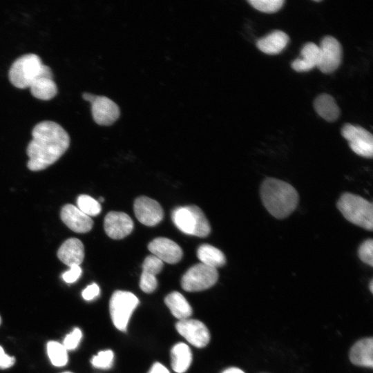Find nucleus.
<instances>
[{
	"label": "nucleus",
	"mask_w": 373,
	"mask_h": 373,
	"mask_svg": "<svg viewBox=\"0 0 373 373\" xmlns=\"http://www.w3.org/2000/svg\"><path fill=\"white\" fill-rule=\"evenodd\" d=\"M32 140L26 152L28 168L32 171L44 170L54 164L66 151L70 137L66 130L52 121H43L32 129Z\"/></svg>",
	"instance_id": "f257e3e1"
},
{
	"label": "nucleus",
	"mask_w": 373,
	"mask_h": 373,
	"mask_svg": "<svg viewBox=\"0 0 373 373\" xmlns=\"http://www.w3.org/2000/svg\"><path fill=\"white\" fill-rule=\"evenodd\" d=\"M260 195L267 211L277 219L288 217L297 207L299 195L296 189L283 180L267 178L261 183Z\"/></svg>",
	"instance_id": "f03ea898"
},
{
	"label": "nucleus",
	"mask_w": 373,
	"mask_h": 373,
	"mask_svg": "<svg viewBox=\"0 0 373 373\" xmlns=\"http://www.w3.org/2000/svg\"><path fill=\"white\" fill-rule=\"evenodd\" d=\"M336 207L350 222L372 231L373 207L370 201L360 195L345 192L340 196Z\"/></svg>",
	"instance_id": "7ed1b4c3"
},
{
	"label": "nucleus",
	"mask_w": 373,
	"mask_h": 373,
	"mask_svg": "<svg viewBox=\"0 0 373 373\" xmlns=\"http://www.w3.org/2000/svg\"><path fill=\"white\" fill-rule=\"evenodd\" d=\"M171 218L176 227L186 234L203 238L207 236L211 231L207 218L197 206L175 208Z\"/></svg>",
	"instance_id": "20e7f679"
},
{
	"label": "nucleus",
	"mask_w": 373,
	"mask_h": 373,
	"mask_svg": "<svg viewBox=\"0 0 373 373\" xmlns=\"http://www.w3.org/2000/svg\"><path fill=\"white\" fill-rule=\"evenodd\" d=\"M44 66L37 55H23L11 65L8 72L9 79L18 88H29L32 82L41 75Z\"/></svg>",
	"instance_id": "39448f33"
},
{
	"label": "nucleus",
	"mask_w": 373,
	"mask_h": 373,
	"mask_svg": "<svg viewBox=\"0 0 373 373\" xmlns=\"http://www.w3.org/2000/svg\"><path fill=\"white\" fill-rule=\"evenodd\" d=\"M139 304L137 297L132 292L117 290L114 291L109 302V310L115 327L126 331L131 316Z\"/></svg>",
	"instance_id": "423d86ee"
},
{
	"label": "nucleus",
	"mask_w": 373,
	"mask_h": 373,
	"mask_svg": "<svg viewBox=\"0 0 373 373\" xmlns=\"http://www.w3.org/2000/svg\"><path fill=\"white\" fill-rule=\"evenodd\" d=\"M218 279L217 269L198 263L191 267L183 275L181 285L186 291H200L210 288Z\"/></svg>",
	"instance_id": "0eeeda50"
},
{
	"label": "nucleus",
	"mask_w": 373,
	"mask_h": 373,
	"mask_svg": "<svg viewBox=\"0 0 373 373\" xmlns=\"http://www.w3.org/2000/svg\"><path fill=\"white\" fill-rule=\"evenodd\" d=\"M341 135L348 141L349 146L356 155L372 158L373 155V137L364 128L349 123L341 128Z\"/></svg>",
	"instance_id": "6e6552de"
},
{
	"label": "nucleus",
	"mask_w": 373,
	"mask_h": 373,
	"mask_svg": "<svg viewBox=\"0 0 373 373\" xmlns=\"http://www.w3.org/2000/svg\"><path fill=\"white\" fill-rule=\"evenodd\" d=\"M83 98L90 102L94 121L99 125L109 126L119 117V108L116 103L105 96L84 93Z\"/></svg>",
	"instance_id": "1a4fd4ad"
},
{
	"label": "nucleus",
	"mask_w": 373,
	"mask_h": 373,
	"mask_svg": "<svg viewBox=\"0 0 373 373\" xmlns=\"http://www.w3.org/2000/svg\"><path fill=\"white\" fill-rule=\"evenodd\" d=\"M342 55V46L338 41L332 36H325L318 46L317 67L323 73H332L340 66Z\"/></svg>",
	"instance_id": "9d476101"
},
{
	"label": "nucleus",
	"mask_w": 373,
	"mask_h": 373,
	"mask_svg": "<svg viewBox=\"0 0 373 373\" xmlns=\"http://www.w3.org/2000/svg\"><path fill=\"white\" fill-rule=\"evenodd\" d=\"M175 328L178 332L192 345L201 348L210 341V334L207 326L196 319L186 318L179 321Z\"/></svg>",
	"instance_id": "9b49d317"
},
{
	"label": "nucleus",
	"mask_w": 373,
	"mask_h": 373,
	"mask_svg": "<svg viewBox=\"0 0 373 373\" xmlns=\"http://www.w3.org/2000/svg\"><path fill=\"white\" fill-rule=\"evenodd\" d=\"M133 210L137 219L142 224L149 227L157 224L164 218L160 204L146 196H140L135 200Z\"/></svg>",
	"instance_id": "f8f14e48"
},
{
	"label": "nucleus",
	"mask_w": 373,
	"mask_h": 373,
	"mask_svg": "<svg viewBox=\"0 0 373 373\" xmlns=\"http://www.w3.org/2000/svg\"><path fill=\"white\" fill-rule=\"evenodd\" d=\"M104 228L111 238L119 240L131 233L133 229V222L126 213L110 211L104 218Z\"/></svg>",
	"instance_id": "ddd939ff"
},
{
	"label": "nucleus",
	"mask_w": 373,
	"mask_h": 373,
	"mask_svg": "<svg viewBox=\"0 0 373 373\" xmlns=\"http://www.w3.org/2000/svg\"><path fill=\"white\" fill-rule=\"evenodd\" d=\"M148 249L162 262L169 264L178 262L183 255L181 247L176 242L164 237L153 239L148 245Z\"/></svg>",
	"instance_id": "4468645a"
},
{
	"label": "nucleus",
	"mask_w": 373,
	"mask_h": 373,
	"mask_svg": "<svg viewBox=\"0 0 373 373\" xmlns=\"http://www.w3.org/2000/svg\"><path fill=\"white\" fill-rule=\"evenodd\" d=\"M60 217L63 222L76 233L88 232L93 225L90 216L71 204H66L61 208Z\"/></svg>",
	"instance_id": "2eb2a0df"
},
{
	"label": "nucleus",
	"mask_w": 373,
	"mask_h": 373,
	"mask_svg": "<svg viewBox=\"0 0 373 373\" xmlns=\"http://www.w3.org/2000/svg\"><path fill=\"white\" fill-rule=\"evenodd\" d=\"M52 72L46 65L41 75L29 86L31 94L41 100H49L57 93V86L52 79Z\"/></svg>",
	"instance_id": "dca6fc26"
},
{
	"label": "nucleus",
	"mask_w": 373,
	"mask_h": 373,
	"mask_svg": "<svg viewBox=\"0 0 373 373\" xmlns=\"http://www.w3.org/2000/svg\"><path fill=\"white\" fill-rule=\"evenodd\" d=\"M57 257L63 263L69 267L80 265L84 258L83 243L75 238L67 239L59 248Z\"/></svg>",
	"instance_id": "f3484780"
},
{
	"label": "nucleus",
	"mask_w": 373,
	"mask_h": 373,
	"mask_svg": "<svg viewBox=\"0 0 373 373\" xmlns=\"http://www.w3.org/2000/svg\"><path fill=\"white\" fill-rule=\"evenodd\" d=\"M351 362L358 366L373 367V339L365 338L357 341L350 352Z\"/></svg>",
	"instance_id": "a211bd4d"
},
{
	"label": "nucleus",
	"mask_w": 373,
	"mask_h": 373,
	"mask_svg": "<svg viewBox=\"0 0 373 373\" xmlns=\"http://www.w3.org/2000/svg\"><path fill=\"white\" fill-rule=\"evenodd\" d=\"M289 41V36L285 32L276 30L259 39L256 46L264 53L276 55L284 50Z\"/></svg>",
	"instance_id": "6ab92c4d"
},
{
	"label": "nucleus",
	"mask_w": 373,
	"mask_h": 373,
	"mask_svg": "<svg viewBox=\"0 0 373 373\" xmlns=\"http://www.w3.org/2000/svg\"><path fill=\"white\" fill-rule=\"evenodd\" d=\"M318 46L312 42L305 44L301 51L300 57L294 60L291 68L297 72H307L317 66Z\"/></svg>",
	"instance_id": "aec40b11"
},
{
	"label": "nucleus",
	"mask_w": 373,
	"mask_h": 373,
	"mask_svg": "<svg viewBox=\"0 0 373 373\" xmlns=\"http://www.w3.org/2000/svg\"><path fill=\"white\" fill-rule=\"evenodd\" d=\"M314 106L316 113L327 122H334L340 115V108L335 99L327 93L317 96Z\"/></svg>",
	"instance_id": "412c9836"
},
{
	"label": "nucleus",
	"mask_w": 373,
	"mask_h": 373,
	"mask_svg": "<svg viewBox=\"0 0 373 373\" xmlns=\"http://www.w3.org/2000/svg\"><path fill=\"white\" fill-rule=\"evenodd\" d=\"M166 305L173 316L178 319L189 318L192 314V308L185 297L178 291H172L164 298Z\"/></svg>",
	"instance_id": "4be33fe9"
},
{
	"label": "nucleus",
	"mask_w": 373,
	"mask_h": 373,
	"mask_svg": "<svg viewBox=\"0 0 373 373\" xmlns=\"http://www.w3.org/2000/svg\"><path fill=\"white\" fill-rule=\"evenodd\" d=\"M171 358L173 370L176 373H184L191 364V351L186 343H178L171 350Z\"/></svg>",
	"instance_id": "5701e85b"
},
{
	"label": "nucleus",
	"mask_w": 373,
	"mask_h": 373,
	"mask_svg": "<svg viewBox=\"0 0 373 373\" xmlns=\"http://www.w3.org/2000/svg\"><path fill=\"white\" fill-rule=\"evenodd\" d=\"M197 256L201 263L216 269L226 263L224 254L219 249L209 244H203L198 247Z\"/></svg>",
	"instance_id": "b1692460"
},
{
	"label": "nucleus",
	"mask_w": 373,
	"mask_h": 373,
	"mask_svg": "<svg viewBox=\"0 0 373 373\" xmlns=\"http://www.w3.org/2000/svg\"><path fill=\"white\" fill-rule=\"evenodd\" d=\"M47 353L52 364L56 367L64 366L68 362L67 350L59 342L49 341L47 344Z\"/></svg>",
	"instance_id": "393cba45"
},
{
	"label": "nucleus",
	"mask_w": 373,
	"mask_h": 373,
	"mask_svg": "<svg viewBox=\"0 0 373 373\" xmlns=\"http://www.w3.org/2000/svg\"><path fill=\"white\" fill-rule=\"evenodd\" d=\"M77 207L88 216H95L101 212L99 202L88 195H80L77 199Z\"/></svg>",
	"instance_id": "a878e982"
},
{
	"label": "nucleus",
	"mask_w": 373,
	"mask_h": 373,
	"mask_svg": "<svg viewBox=\"0 0 373 373\" xmlns=\"http://www.w3.org/2000/svg\"><path fill=\"white\" fill-rule=\"evenodd\" d=\"M114 361V353L111 350L100 351L93 356L91 363L93 367L98 369H110Z\"/></svg>",
	"instance_id": "bb28decb"
},
{
	"label": "nucleus",
	"mask_w": 373,
	"mask_h": 373,
	"mask_svg": "<svg viewBox=\"0 0 373 373\" xmlns=\"http://www.w3.org/2000/svg\"><path fill=\"white\" fill-rule=\"evenodd\" d=\"M248 2L256 10L273 13L279 10L283 6L284 0H249Z\"/></svg>",
	"instance_id": "cd10ccee"
},
{
	"label": "nucleus",
	"mask_w": 373,
	"mask_h": 373,
	"mask_svg": "<svg viewBox=\"0 0 373 373\" xmlns=\"http://www.w3.org/2000/svg\"><path fill=\"white\" fill-rule=\"evenodd\" d=\"M373 240L372 238L364 240L358 247V256L360 260L370 265L373 266Z\"/></svg>",
	"instance_id": "c85d7f7f"
},
{
	"label": "nucleus",
	"mask_w": 373,
	"mask_h": 373,
	"mask_svg": "<svg viewBox=\"0 0 373 373\" xmlns=\"http://www.w3.org/2000/svg\"><path fill=\"white\" fill-rule=\"evenodd\" d=\"M163 268V262L154 255L148 256L142 264V272L155 276Z\"/></svg>",
	"instance_id": "c756f323"
},
{
	"label": "nucleus",
	"mask_w": 373,
	"mask_h": 373,
	"mask_svg": "<svg viewBox=\"0 0 373 373\" xmlns=\"http://www.w3.org/2000/svg\"><path fill=\"white\" fill-rule=\"evenodd\" d=\"M82 337V333L79 328L75 327L67 334L63 341V345L66 350H73L79 345Z\"/></svg>",
	"instance_id": "7c9ffc66"
},
{
	"label": "nucleus",
	"mask_w": 373,
	"mask_h": 373,
	"mask_svg": "<svg viewBox=\"0 0 373 373\" xmlns=\"http://www.w3.org/2000/svg\"><path fill=\"white\" fill-rule=\"evenodd\" d=\"M140 287L145 293L154 291L157 287V280L155 276L142 272L140 280Z\"/></svg>",
	"instance_id": "2f4dec72"
},
{
	"label": "nucleus",
	"mask_w": 373,
	"mask_h": 373,
	"mask_svg": "<svg viewBox=\"0 0 373 373\" xmlns=\"http://www.w3.org/2000/svg\"><path fill=\"white\" fill-rule=\"evenodd\" d=\"M82 274V268L79 265H73L70 269L64 272L62 275L64 280L67 283L75 282Z\"/></svg>",
	"instance_id": "473e14b6"
},
{
	"label": "nucleus",
	"mask_w": 373,
	"mask_h": 373,
	"mask_svg": "<svg viewBox=\"0 0 373 373\" xmlns=\"http://www.w3.org/2000/svg\"><path fill=\"white\" fill-rule=\"evenodd\" d=\"M99 294V287L96 283L87 286L82 293V297L86 300H92Z\"/></svg>",
	"instance_id": "72a5a7b5"
},
{
	"label": "nucleus",
	"mask_w": 373,
	"mask_h": 373,
	"mask_svg": "<svg viewBox=\"0 0 373 373\" xmlns=\"http://www.w3.org/2000/svg\"><path fill=\"white\" fill-rule=\"evenodd\" d=\"M15 362V357L8 355L3 347L0 346V369H8L12 367Z\"/></svg>",
	"instance_id": "f704fd0d"
},
{
	"label": "nucleus",
	"mask_w": 373,
	"mask_h": 373,
	"mask_svg": "<svg viewBox=\"0 0 373 373\" xmlns=\"http://www.w3.org/2000/svg\"><path fill=\"white\" fill-rule=\"evenodd\" d=\"M148 373H171L162 363L156 362L151 366Z\"/></svg>",
	"instance_id": "c9c22d12"
},
{
	"label": "nucleus",
	"mask_w": 373,
	"mask_h": 373,
	"mask_svg": "<svg viewBox=\"0 0 373 373\" xmlns=\"http://www.w3.org/2000/svg\"><path fill=\"white\" fill-rule=\"evenodd\" d=\"M222 373H245L242 370L232 367L224 370Z\"/></svg>",
	"instance_id": "e433bc0d"
},
{
	"label": "nucleus",
	"mask_w": 373,
	"mask_h": 373,
	"mask_svg": "<svg viewBox=\"0 0 373 373\" xmlns=\"http://www.w3.org/2000/svg\"><path fill=\"white\" fill-rule=\"evenodd\" d=\"M370 289L371 292L372 293L373 292V281H372V280L370 283Z\"/></svg>",
	"instance_id": "4c0bfd02"
},
{
	"label": "nucleus",
	"mask_w": 373,
	"mask_h": 373,
	"mask_svg": "<svg viewBox=\"0 0 373 373\" xmlns=\"http://www.w3.org/2000/svg\"><path fill=\"white\" fill-rule=\"evenodd\" d=\"M99 201L100 202H104V198L103 197H100L99 198Z\"/></svg>",
	"instance_id": "58836bf2"
},
{
	"label": "nucleus",
	"mask_w": 373,
	"mask_h": 373,
	"mask_svg": "<svg viewBox=\"0 0 373 373\" xmlns=\"http://www.w3.org/2000/svg\"><path fill=\"white\" fill-rule=\"evenodd\" d=\"M315 2H321V0H314Z\"/></svg>",
	"instance_id": "ea45409f"
},
{
	"label": "nucleus",
	"mask_w": 373,
	"mask_h": 373,
	"mask_svg": "<svg viewBox=\"0 0 373 373\" xmlns=\"http://www.w3.org/2000/svg\"><path fill=\"white\" fill-rule=\"evenodd\" d=\"M63 373H72L70 372H63Z\"/></svg>",
	"instance_id": "a19ab883"
},
{
	"label": "nucleus",
	"mask_w": 373,
	"mask_h": 373,
	"mask_svg": "<svg viewBox=\"0 0 373 373\" xmlns=\"http://www.w3.org/2000/svg\"><path fill=\"white\" fill-rule=\"evenodd\" d=\"M1 317H0V324H1Z\"/></svg>",
	"instance_id": "79ce46f5"
}]
</instances>
